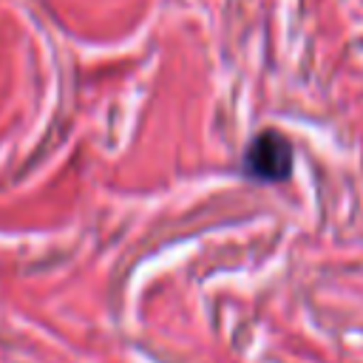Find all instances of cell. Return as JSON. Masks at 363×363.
Returning <instances> with one entry per match:
<instances>
[{
    "mask_svg": "<svg viewBox=\"0 0 363 363\" xmlns=\"http://www.w3.org/2000/svg\"><path fill=\"white\" fill-rule=\"evenodd\" d=\"M241 170L255 182H286L292 173V142L275 128L255 133L244 150Z\"/></svg>",
    "mask_w": 363,
    "mask_h": 363,
    "instance_id": "6da1fadb",
    "label": "cell"
}]
</instances>
